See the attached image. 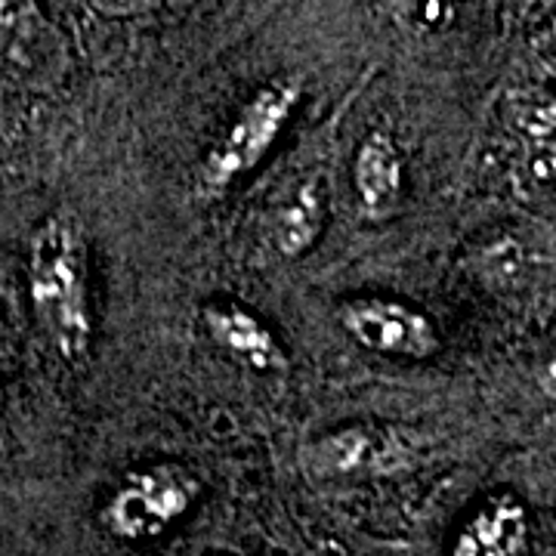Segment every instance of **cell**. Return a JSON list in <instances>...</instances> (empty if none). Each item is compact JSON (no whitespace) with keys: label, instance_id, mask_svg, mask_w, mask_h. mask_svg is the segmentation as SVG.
Here are the masks:
<instances>
[{"label":"cell","instance_id":"6da1fadb","mask_svg":"<svg viewBox=\"0 0 556 556\" xmlns=\"http://www.w3.org/2000/svg\"><path fill=\"white\" fill-rule=\"evenodd\" d=\"M28 300L50 350L65 365H80L93 343L90 254L78 214L56 211L40 219L28 241Z\"/></svg>","mask_w":556,"mask_h":556},{"label":"cell","instance_id":"7a4b0ae2","mask_svg":"<svg viewBox=\"0 0 556 556\" xmlns=\"http://www.w3.org/2000/svg\"><path fill=\"white\" fill-rule=\"evenodd\" d=\"M298 102L300 87L291 80H273L260 87L236 112L226 134L211 146V152L201 161L204 192L219 195L241 182L251 170H257L263 159L273 152L285 124L294 115Z\"/></svg>","mask_w":556,"mask_h":556},{"label":"cell","instance_id":"3957f363","mask_svg":"<svg viewBox=\"0 0 556 556\" xmlns=\"http://www.w3.org/2000/svg\"><path fill=\"white\" fill-rule=\"evenodd\" d=\"M201 495L199 477L174 460L130 470L102 507V526L121 541L164 535L186 517Z\"/></svg>","mask_w":556,"mask_h":556},{"label":"cell","instance_id":"277c9868","mask_svg":"<svg viewBox=\"0 0 556 556\" xmlns=\"http://www.w3.org/2000/svg\"><path fill=\"white\" fill-rule=\"evenodd\" d=\"M300 464L318 482L396 477L412 470L415 445L387 424L356 420L309 439L300 448Z\"/></svg>","mask_w":556,"mask_h":556},{"label":"cell","instance_id":"5b68a950","mask_svg":"<svg viewBox=\"0 0 556 556\" xmlns=\"http://www.w3.org/2000/svg\"><path fill=\"white\" fill-rule=\"evenodd\" d=\"M338 325L362 350H371L378 356L424 362L442 350V338L433 318L399 298L365 294V298L343 300L338 309Z\"/></svg>","mask_w":556,"mask_h":556},{"label":"cell","instance_id":"8992f818","mask_svg":"<svg viewBox=\"0 0 556 556\" xmlns=\"http://www.w3.org/2000/svg\"><path fill=\"white\" fill-rule=\"evenodd\" d=\"M201 325L207 338L214 340V346L251 371L285 375L291 368V358L285 353V343L278 340L276 328L236 300L207 303L201 309Z\"/></svg>","mask_w":556,"mask_h":556},{"label":"cell","instance_id":"52a82bcc","mask_svg":"<svg viewBox=\"0 0 556 556\" xmlns=\"http://www.w3.org/2000/svg\"><path fill=\"white\" fill-rule=\"evenodd\" d=\"M353 189L358 207L368 219L393 217L405 195V161L396 139L375 130L358 142L353 159Z\"/></svg>","mask_w":556,"mask_h":556},{"label":"cell","instance_id":"ba28073f","mask_svg":"<svg viewBox=\"0 0 556 556\" xmlns=\"http://www.w3.org/2000/svg\"><path fill=\"white\" fill-rule=\"evenodd\" d=\"M526 541H529L526 507L514 495H497L485 501L460 526L452 556H522Z\"/></svg>","mask_w":556,"mask_h":556},{"label":"cell","instance_id":"9c48e42d","mask_svg":"<svg viewBox=\"0 0 556 556\" xmlns=\"http://www.w3.org/2000/svg\"><path fill=\"white\" fill-rule=\"evenodd\" d=\"M325 223H328L325 186L318 179H303L281 199L273 214V223H269V239H273L278 257H306L318 244V239L325 236Z\"/></svg>","mask_w":556,"mask_h":556},{"label":"cell","instance_id":"30bf717a","mask_svg":"<svg viewBox=\"0 0 556 556\" xmlns=\"http://www.w3.org/2000/svg\"><path fill=\"white\" fill-rule=\"evenodd\" d=\"M161 3L164 0H87V7L105 20H139L155 13Z\"/></svg>","mask_w":556,"mask_h":556},{"label":"cell","instance_id":"8fae6325","mask_svg":"<svg viewBox=\"0 0 556 556\" xmlns=\"http://www.w3.org/2000/svg\"><path fill=\"white\" fill-rule=\"evenodd\" d=\"M0 402H3V390H0Z\"/></svg>","mask_w":556,"mask_h":556}]
</instances>
